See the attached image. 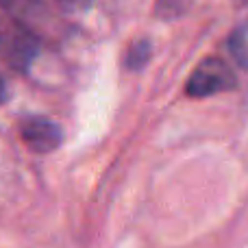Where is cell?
<instances>
[{
  "instance_id": "5",
  "label": "cell",
  "mask_w": 248,
  "mask_h": 248,
  "mask_svg": "<svg viewBox=\"0 0 248 248\" xmlns=\"http://www.w3.org/2000/svg\"><path fill=\"white\" fill-rule=\"evenodd\" d=\"M150 55H153V48H150L148 39H137L131 48L126 50V68L128 70H140L148 63Z\"/></svg>"
},
{
  "instance_id": "3",
  "label": "cell",
  "mask_w": 248,
  "mask_h": 248,
  "mask_svg": "<svg viewBox=\"0 0 248 248\" xmlns=\"http://www.w3.org/2000/svg\"><path fill=\"white\" fill-rule=\"evenodd\" d=\"M20 135L24 140V144L33 153H39V155L52 153L55 148H59L61 140H63V133H61L59 124L44 116L24 118L20 124Z\"/></svg>"
},
{
  "instance_id": "2",
  "label": "cell",
  "mask_w": 248,
  "mask_h": 248,
  "mask_svg": "<svg viewBox=\"0 0 248 248\" xmlns=\"http://www.w3.org/2000/svg\"><path fill=\"white\" fill-rule=\"evenodd\" d=\"M37 57V35L16 22L0 20V59H4L11 68L26 70Z\"/></svg>"
},
{
  "instance_id": "6",
  "label": "cell",
  "mask_w": 248,
  "mask_h": 248,
  "mask_svg": "<svg viewBox=\"0 0 248 248\" xmlns=\"http://www.w3.org/2000/svg\"><path fill=\"white\" fill-rule=\"evenodd\" d=\"M189 7V0H157V7H155V13H157L161 20H174V17L183 16Z\"/></svg>"
},
{
  "instance_id": "4",
  "label": "cell",
  "mask_w": 248,
  "mask_h": 248,
  "mask_svg": "<svg viewBox=\"0 0 248 248\" xmlns=\"http://www.w3.org/2000/svg\"><path fill=\"white\" fill-rule=\"evenodd\" d=\"M0 7H2L17 24L29 31H33L35 26L48 22V9L42 0H0Z\"/></svg>"
},
{
  "instance_id": "8",
  "label": "cell",
  "mask_w": 248,
  "mask_h": 248,
  "mask_svg": "<svg viewBox=\"0 0 248 248\" xmlns=\"http://www.w3.org/2000/svg\"><path fill=\"white\" fill-rule=\"evenodd\" d=\"M4 98H7V90H4V81L0 78V103H2Z\"/></svg>"
},
{
  "instance_id": "7",
  "label": "cell",
  "mask_w": 248,
  "mask_h": 248,
  "mask_svg": "<svg viewBox=\"0 0 248 248\" xmlns=\"http://www.w3.org/2000/svg\"><path fill=\"white\" fill-rule=\"evenodd\" d=\"M229 52L233 55V59L242 65V68H248V39L244 37V33H233L229 37Z\"/></svg>"
},
{
  "instance_id": "9",
  "label": "cell",
  "mask_w": 248,
  "mask_h": 248,
  "mask_svg": "<svg viewBox=\"0 0 248 248\" xmlns=\"http://www.w3.org/2000/svg\"><path fill=\"white\" fill-rule=\"evenodd\" d=\"M235 4H240V7H248V0H235Z\"/></svg>"
},
{
  "instance_id": "1",
  "label": "cell",
  "mask_w": 248,
  "mask_h": 248,
  "mask_svg": "<svg viewBox=\"0 0 248 248\" xmlns=\"http://www.w3.org/2000/svg\"><path fill=\"white\" fill-rule=\"evenodd\" d=\"M235 85L237 78L233 70L227 65V61L218 59V57H209L196 65V70L192 72L187 85H185V92L192 98H207V96L233 90Z\"/></svg>"
}]
</instances>
